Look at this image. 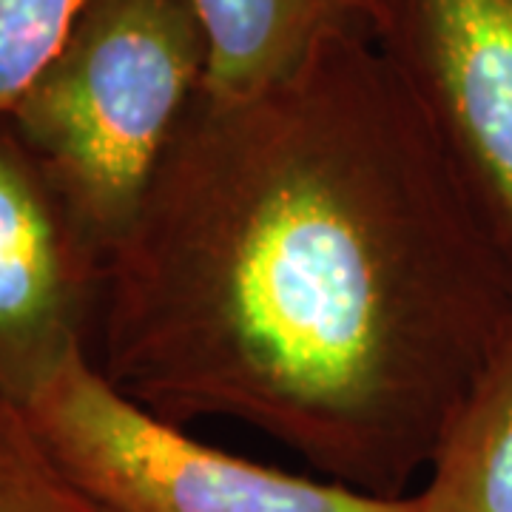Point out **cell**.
<instances>
[{"label": "cell", "mask_w": 512, "mask_h": 512, "mask_svg": "<svg viewBox=\"0 0 512 512\" xmlns=\"http://www.w3.org/2000/svg\"><path fill=\"white\" fill-rule=\"evenodd\" d=\"M370 0H194L208 69L202 89L242 97L288 80L330 37L359 26Z\"/></svg>", "instance_id": "8992f818"}, {"label": "cell", "mask_w": 512, "mask_h": 512, "mask_svg": "<svg viewBox=\"0 0 512 512\" xmlns=\"http://www.w3.org/2000/svg\"><path fill=\"white\" fill-rule=\"evenodd\" d=\"M512 330V285L365 23L242 97L200 89L106 251L92 356L404 498Z\"/></svg>", "instance_id": "6da1fadb"}, {"label": "cell", "mask_w": 512, "mask_h": 512, "mask_svg": "<svg viewBox=\"0 0 512 512\" xmlns=\"http://www.w3.org/2000/svg\"><path fill=\"white\" fill-rule=\"evenodd\" d=\"M18 410L40 453L97 512H419L413 495L362 493L194 439L114 387L92 350L74 353Z\"/></svg>", "instance_id": "3957f363"}, {"label": "cell", "mask_w": 512, "mask_h": 512, "mask_svg": "<svg viewBox=\"0 0 512 512\" xmlns=\"http://www.w3.org/2000/svg\"><path fill=\"white\" fill-rule=\"evenodd\" d=\"M365 26L512 285V0H370Z\"/></svg>", "instance_id": "277c9868"}, {"label": "cell", "mask_w": 512, "mask_h": 512, "mask_svg": "<svg viewBox=\"0 0 512 512\" xmlns=\"http://www.w3.org/2000/svg\"><path fill=\"white\" fill-rule=\"evenodd\" d=\"M89 0H0V120L49 66Z\"/></svg>", "instance_id": "ba28073f"}, {"label": "cell", "mask_w": 512, "mask_h": 512, "mask_svg": "<svg viewBox=\"0 0 512 512\" xmlns=\"http://www.w3.org/2000/svg\"><path fill=\"white\" fill-rule=\"evenodd\" d=\"M410 495L419 512H512V330L450 416Z\"/></svg>", "instance_id": "52a82bcc"}, {"label": "cell", "mask_w": 512, "mask_h": 512, "mask_svg": "<svg viewBox=\"0 0 512 512\" xmlns=\"http://www.w3.org/2000/svg\"><path fill=\"white\" fill-rule=\"evenodd\" d=\"M106 251L9 120H0V404L23 407L92 350Z\"/></svg>", "instance_id": "5b68a950"}, {"label": "cell", "mask_w": 512, "mask_h": 512, "mask_svg": "<svg viewBox=\"0 0 512 512\" xmlns=\"http://www.w3.org/2000/svg\"><path fill=\"white\" fill-rule=\"evenodd\" d=\"M0 512H97L40 453L18 407L0 404Z\"/></svg>", "instance_id": "9c48e42d"}, {"label": "cell", "mask_w": 512, "mask_h": 512, "mask_svg": "<svg viewBox=\"0 0 512 512\" xmlns=\"http://www.w3.org/2000/svg\"><path fill=\"white\" fill-rule=\"evenodd\" d=\"M205 69L194 0H89L6 114L103 251L134 217Z\"/></svg>", "instance_id": "7a4b0ae2"}]
</instances>
